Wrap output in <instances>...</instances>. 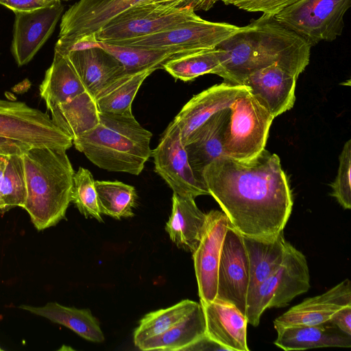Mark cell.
Here are the masks:
<instances>
[{
	"mask_svg": "<svg viewBox=\"0 0 351 351\" xmlns=\"http://www.w3.org/2000/svg\"><path fill=\"white\" fill-rule=\"evenodd\" d=\"M209 192L242 235L270 238L282 232L293 195L280 160L265 149L247 160L221 156L202 172Z\"/></svg>",
	"mask_w": 351,
	"mask_h": 351,
	"instance_id": "6da1fadb",
	"label": "cell"
},
{
	"mask_svg": "<svg viewBox=\"0 0 351 351\" xmlns=\"http://www.w3.org/2000/svg\"><path fill=\"white\" fill-rule=\"evenodd\" d=\"M224 82L242 85L250 73L277 64L297 77L308 66L311 47L295 32L279 23L274 15H263L223 41Z\"/></svg>",
	"mask_w": 351,
	"mask_h": 351,
	"instance_id": "7a4b0ae2",
	"label": "cell"
},
{
	"mask_svg": "<svg viewBox=\"0 0 351 351\" xmlns=\"http://www.w3.org/2000/svg\"><path fill=\"white\" fill-rule=\"evenodd\" d=\"M66 151L32 147L22 154L27 190L23 208L38 231L64 219L71 202L75 171Z\"/></svg>",
	"mask_w": 351,
	"mask_h": 351,
	"instance_id": "3957f363",
	"label": "cell"
},
{
	"mask_svg": "<svg viewBox=\"0 0 351 351\" xmlns=\"http://www.w3.org/2000/svg\"><path fill=\"white\" fill-rule=\"evenodd\" d=\"M152 136L132 113L100 112L99 124L73 139V145L101 169L138 176L152 156Z\"/></svg>",
	"mask_w": 351,
	"mask_h": 351,
	"instance_id": "277c9868",
	"label": "cell"
},
{
	"mask_svg": "<svg viewBox=\"0 0 351 351\" xmlns=\"http://www.w3.org/2000/svg\"><path fill=\"white\" fill-rule=\"evenodd\" d=\"M309 288L310 275L306 256L289 243L280 266L248 296L245 311L247 323L257 326L266 309L286 306Z\"/></svg>",
	"mask_w": 351,
	"mask_h": 351,
	"instance_id": "5b68a950",
	"label": "cell"
},
{
	"mask_svg": "<svg viewBox=\"0 0 351 351\" xmlns=\"http://www.w3.org/2000/svg\"><path fill=\"white\" fill-rule=\"evenodd\" d=\"M350 3L351 0H298L274 17L312 47L341 35Z\"/></svg>",
	"mask_w": 351,
	"mask_h": 351,
	"instance_id": "8992f818",
	"label": "cell"
},
{
	"mask_svg": "<svg viewBox=\"0 0 351 351\" xmlns=\"http://www.w3.org/2000/svg\"><path fill=\"white\" fill-rule=\"evenodd\" d=\"M230 108L224 135L225 156L250 159L265 149L274 118L250 92L237 97Z\"/></svg>",
	"mask_w": 351,
	"mask_h": 351,
	"instance_id": "52a82bcc",
	"label": "cell"
},
{
	"mask_svg": "<svg viewBox=\"0 0 351 351\" xmlns=\"http://www.w3.org/2000/svg\"><path fill=\"white\" fill-rule=\"evenodd\" d=\"M198 16L190 7L145 1L114 16L95 35L101 42L135 38L168 29Z\"/></svg>",
	"mask_w": 351,
	"mask_h": 351,
	"instance_id": "ba28073f",
	"label": "cell"
},
{
	"mask_svg": "<svg viewBox=\"0 0 351 351\" xmlns=\"http://www.w3.org/2000/svg\"><path fill=\"white\" fill-rule=\"evenodd\" d=\"M241 29V27L228 23L211 22L198 16L147 36L104 43L161 49L199 51L217 47Z\"/></svg>",
	"mask_w": 351,
	"mask_h": 351,
	"instance_id": "9c48e42d",
	"label": "cell"
},
{
	"mask_svg": "<svg viewBox=\"0 0 351 351\" xmlns=\"http://www.w3.org/2000/svg\"><path fill=\"white\" fill-rule=\"evenodd\" d=\"M0 136L29 147H51L66 150L72 138L56 125L46 112L25 102L0 99Z\"/></svg>",
	"mask_w": 351,
	"mask_h": 351,
	"instance_id": "30bf717a",
	"label": "cell"
},
{
	"mask_svg": "<svg viewBox=\"0 0 351 351\" xmlns=\"http://www.w3.org/2000/svg\"><path fill=\"white\" fill-rule=\"evenodd\" d=\"M152 156L155 171L173 193L193 198L209 195L204 182L196 176L189 164L180 129L173 120L152 150Z\"/></svg>",
	"mask_w": 351,
	"mask_h": 351,
	"instance_id": "8fae6325",
	"label": "cell"
},
{
	"mask_svg": "<svg viewBox=\"0 0 351 351\" xmlns=\"http://www.w3.org/2000/svg\"><path fill=\"white\" fill-rule=\"evenodd\" d=\"M250 267L242 234L229 224L221 247L217 299L229 302L245 315Z\"/></svg>",
	"mask_w": 351,
	"mask_h": 351,
	"instance_id": "7c38bea8",
	"label": "cell"
},
{
	"mask_svg": "<svg viewBox=\"0 0 351 351\" xmlns=\"http://www.w3.org/2000/svg\"><path fill=\"white\" fill-rule=\"evenodd\" d=\"M229 224L223 211L212 210L206 213L199 242L192 253L200 303L216 298L221 247Z\"/></svg>",
	"mask_w": 351,
	"mask_h": 351,
	"instance_id": "4fadbf2b",
	"label": "cell"
},
{
	"mask_svg": "<svg viewBox=\"0 0 351 351\" xmlns=\"http://www.w3.org/2000/svg\"><path fill=\"white\" fill-rule=\"evenodd\" d=\"M63 10L60 2L49 7L14 12L11 51L18 66L32 60L53 34Z\"/></svg>",
	"mask_w": 351,
	"mask_h": 351,
	"instance_id": "5bb4252c",
	"label": "cell"
},
{
	"mask_svg": "<svg viewBox=\"0 0 351 351\" xmlns=\"http://www.w3.org/2000/svg\"><path fill=\"white\" fill-rule=\"evenodd\" d=\"M298 77L277 64L250 73L242 85L274 118L290 110L295 101Z\"/></svg>",
	"mask_w": 351,
	"mask_h": 351,
	"instance_id": "9a60e30c",
	"label": "cell"
},
{
	"mask_svg": "<svg viewBox=\"0 0 351 351\" xmlns=\"http://www.w3.org/2000/svg\"><path fill=\"white\" fill-rule=\"evenodd\" d=\"M249 92L245 86L223 82L193 96L173 119L180 129L183 143L213 115L229 108L237 97Z\"/></svg>",
	"mask_w": 351,
	"mask_h": 351,
	"instance_id": "2e32d148",
	"label": "cell"
},
{
	"mask_svg": "<svg viewBox=\"0 0 351 351\" xmlns=\"http://www.w3.org/2000/svg\"><path fill=\"white\" fill-rule=\"evenodd\" d=\"M351 306V285L345 279L325 293L308 298L293 306L274 321L276 330L328 322L341 308Z\"/></svg>",
	"mask_w": 351,
	"mask_h": 351,
	"instance_id": "e0dca14e",
	"label": "cell"
},
{
	"mask_svg": "<svg viewBox=\"0 0 351 351\" xmlns=\"http://www.w3.org/2000/svg\"><path fill=\"white\" fill-rule=\"evenodd\" d=\"M205 319L206 335L228 351H249L246 317L233 304L215 298L200 303Z\"/></svg>",
	"mask_w": 351,
	"mask_h": 351,
	"instance_id": "ac0fdd59",
	"label": "cell"
},
{
	"mask_svg": "<svg viewBox=\"0 0 351 351\" xmlns=\"http://www.w3.org/2000/svg\"><path fill=\"white\" fill-rule=\"evenodd\" d=\"M230 116V107L217 112L184 143L189 164L202 181L204 169L215 159L225 156L224 135Z\"/></svg>",
	"mask_w": 351,
	"mask_h": 351,
	"instance_id": "d6986e66",
	"label": "cell"
},
{
	"mask_svg": "<svg viewBox=\"0 0 351 351\" xmlns=\"http://www.w3.org/2000/svg\"><path fill=\"white\" fill-rule=\"evenodd\" d=\"M86 90L95 97L126 73L123 64L102 47L72 51L66 54Z\"/></svg>",
	"mask_w": 351,
	"mask_h": 351,
	"instance_id": "ffe728a7",
	"label": "cell"
},
{
	"mask_svg": "<svg viewBox=\"0 0 351 351\" xmlns=\"http://www.w3.org/2000/svg\"><path fill=\"white\" fill-rule=\"evenodd\" d=\"M206 219V214L197 206L195 198L173 193L172 209L165 230L179 248L193 252Z\"/></svg>",
	"mask_w": 351,
	"mask_h": 351,
	"instance_id": "44dd1931",
	"label": "cell"
},
{
	"mask_svg": "<svg viewBox=\"0 0 351 351\" xmlns=\"http://www.w3.org/2000/svg\"><path fill=\"white\" fill-rule=\"evenodd\" d=\"M242 236L250 267L248 298L280 266L289 243L283 231L270 238Z\"/></svg>",
	"mask_w": 351,
	"mask_h": 351,
	"instance_id": "7402d4cb",
	"label": "cell"
},
{
	"mask_svg": "<svg viewBox=\"0 0 351 351\" xmlns=\"http://www.w3.org/2000/svg\"><path fill=\"white\" fill-rule=\"evenodd\" d=\"M48 110L88 91L67 56L54 50L53 62L39 87Z\"/></svg>",
	"mask_w": 351,
	"mask_h": 351,
	"instance_id": "603a6c76",
	"label": "cell"
},
{
	"mask_svg": "<svg viewBox=\"0 0 351 351\" xmlns=\"http://www.w3.org/2000/svg\"><path fill=\"white\" fill-rule=\"evenodd\" d=\"M274 344L285 350L315 348H350L351 336L340 331L329 322L311 326H297L276 330Z\"/></svg>",
	"mask_w": 351,
	"mask_h": 351,
	"instance_id": "cb8c5ba5",
	"label": "cell"
},
{
	"mask_svg": "<svg viewBox=\"0 0 351 351\" xmlns=\"http://www.w3.org/2000/svg\"><path fill=\"white\" fill-rule=\"evenodd\" d=\"M50 112L53 123L72 140L99 123L100 111L95 97L88 91L57 105Z\"/></svg>",
	"mask_w": 351,
	"mask_h": 351,
	"instance_id": "d4e9b609",
	"label": "cell"
},
{
	"mask_svg": "<svg viewBox=\"0 0 351 351\" xmlns=\"http://www.w3.org/2000/svg\"><path fill=\"white\" fill-rule=\"evenodd\" d=\"M148 0H107L77 16L62 17L58 40L95 34L112 19L132 6Z\"/></svg>",
	"mask_w": 351,
	"mask_h": 351,
	"instance_id": "484cf974",
	"label": "cell"
},
{
	"mask_svg": "<svg viewBox=\"0 0 351 351\" xmlns=\"http://www.w3.org/2000/svg\"><path fill=\"white\" fill-rule=\"evenodd\" d=\"M19 308L64 326L88 341L100 343L104 340L99 322L88 309L65 306L56 302L43 306L21 305Z\"/></svg>",
	"mask_w": 351,
	"mask_h": 351,
	"instance_id": "4316f807",
	"label": "cell"
},
{
	"mask_svg": "<svg viewBox=\"0 0 351 351\" xmlns=\"http://www.w3.org/2000/svg\"><path fill=\"white\" fill-rule=\"evenodd\" d=\"M206 335V324L199 303L189 315L166 332L149 338L136 346L140 350H186Z\"/></svg>",
	"mask_w": 351,
	"mask_h": 351,
	"instance_id": "83f0119b",
	"label": "cell"
},
{
	"mask_svg": "<svg viewBox=\"0 0 351 351\" xmlns=\"http://www.w3.org/2000/svg\"><path fill=\"white\" fill-rule=\"evenodd\" d=\"M156 70L149 69L118 77L95 97L99 111L119 114L132 113V104L138 89Z\"/></svg>",
	"mask_w": 351,
	"mask_h": 351,
	"instance_id": "f1b7e54d",
	"label": "cell"
},
{
	"mask_svg": "<svg viewBox=\"0 0 351 351\" xmlns=\"http://www.w3.org/2000/svg\"><path fill=\"white\" fill-rule=\"evenodd\" d=\"M99 44L123 64L126 73H134L149 69H162L167 62L197 51L117 45L101 41H99Z\"/></svg>",
	"mask_w": 351,
	"mask_h": 351,
	"instance_id": "f546056e",
	"label": "cell"
},
{
	"mask_svg": "<svg viewBox=\"0 0 351 351\" xmlns=\"http://www.w3.org/2000/svg\"><path fill=\"white\" fill-rule=\"evenodd\" d=\"M27 190L22 155L0 154V213L23 208Z\"/></svg>",
	"mask_w": 351,
	"mask_h": 351,
	"instance_id": "4dcf8cb0",
	"label": "cell"
},
{
	"mask_svg": "<svg viewBox=\"0 0 351 351\" xmlns=\"http://www.w3.org/2000/svg\"><path fill=\"white\" fill-rule=\"evenodd\" d=\"M222 50L218 47L194 51L172 59L162 69L176 80L188 82L205 74L220 75Z\"/></svg>",
	"mask_w": 351,
	"mask_h": 351,
	"instance_id": "1f68e13d",
	"label": "cell"
},
{
	"mask_svg": "<svg viewBox=\"0 0 351 351\" xmlns=\"http://www.w3.org/2000/svg\"><path fill=\"white\" fill-rule=\"evenodd\" d=\"M101 214L116 219L134 216L137 194L134 186L119 181L95 182Z\"/></svg>",
	"mask_w": 351,
	"mask_h": 351,
	"instance_id": "d6a6232c",
	"label": "cell"
},
{
	"mask_svg": "<svg viewBox=\"0 0 351 351\" xmlns=\"http://www.w3.org/2000/svg\"><path fill=\"white\" fill-rule=\"evenodd\" d=\"M199 303L184 300L173 306L146 314L140 321L134 333V343L136 346L149 338L168 330L189 315Z\"/></svg>",
	"mask_w": 351,
	"mask_h": 351,
	"instance_id": "836d02e7",
	"label": "cell"
},
{
	"mask_svg": "<svg viewBox=\"0 0 351 351\" xmlns=\"http://www.w3.org/2000/svg\"><path fill=\"white\" fill-rule=\"evenodd\" d=\"M95 182L89 170L79 167L73 176L71 202L85 217H93L101 222Z\"/></svg>",
	"mask_w": 351,
	"mask_h": 351,
	"instance_id": "e575fe53",
	"label": "cell"
},
{
	"mask_svg": "<svg viewBox=\"0 0 351 351\" xmlns=\"http://www.w3.org/2000/svg\"><path fill=\"white\" fill-rule=\"evenodd\" d=\"M350 171L351 141L348 140L339 156L337 175L331 184V195L344 209L351 208Z\"/></svg>",
	"mask_w": 351,
	"mask_h": 351,
	"instance_id": "d590c367",
	"label": "cell"
},
{
	"mask_svg": "<svg viewBox=\"0 0 351 351\" xmlns=\"http://www.w3.org/2000/svg\"><path fill=\"white\" fill-rule=\"evenodd\" d=\"M298 0H220L226 5H233L239 9L252 12L276 15L285 8Z\"/></svg>",
	"mask_w": 351,
	"mask_h": 351,
	"instance_id": "8d00e7d4",
	"label": "cell"
},
{
	"mask_svg": "<svg viewBox=\"0 0 351 351\" xmlns=\"http://www.w3.org/2000/svg\"><path fill=\"white\" fill-rule=\"evenodd\" d=\"M60 0H0V4L15 12L31 11L52 6Z\"/></svg>",
	"mask_w": 351,
	"mask_h": 351,
	"instance_id": "74e56055",
	"label": "cell"
},
{
	"mask_svg": "<svg viewBox=\"0 0 351 351\" xmlns=\"http://www.w3.org/2000/svg\"><path fill=\"white\" fill-rule=\"evenodd\" d=\"M147 1L160 3L175 7H190L193 10L208 11L220 0H148Z\"/></svg>",
	"mask_w": 351,
	"mask_h": 351,
	"instance_id": "f35d334b",
	"label": "cell"
},
{
	"mask_svg": "<svg viewBox=\"0 0 351 351\" xmlns=\"http://www.w3.org/2000/svg\"><path fill=\"white\" fill-rule=\"evenodd\" d=\"M328 322L342 332L351 336V306H345L337 311Z\"/></svg>",
	"mask_w": 351,
	"mask_h": 351,
	"instance_id": "ab89813d",
	"label": "cell"
},
{
	"mask_svg": "<svg viewBox=\"0 0 351 351\" xmlns=\"http://www.w3.org/2000/svg\"><path fill=\"white\" fill-rule=\"evenodd\" d=\"M29 147L19 141L0 136V154L22 155Z\"/></svg>",
	"mask_w": 351,
	"mask_h": 351,
	"instance_id": "60d3db41",
	"label": "cell"
},
{
	"mask_svg": "<svg viewBox=\"0 0 351 351\" xmlns=\"http://www.w3.org/2000/svg\"><path fill=\"white\" fill-rule=\"evenodd\" d=\"M106 1L107 0H79L71 5L62 17L68 18L77 16Z\"/></svg>",
	"mask_w": 351,
	"mask_h": 351,
	"instance_id": "b9f144b4",
	"label": "cell"
},
{
	"mask_svg": "<svg viewBox=\"0 0 351 351\" xmlns=\"http://www.w3.org/2000/svg\"><path fill=\"white\" fill-rule=\"evenodd\" d=\"M186 350H226L224 348L210 339L206 335L190 346Z\"/></svg>",
	"mask_w": 351,
	"mask_h": 351,
	"instance_id": "7bdbcfd3",
	"label": "cell"
},
{
	"mask_svg": "<svg viewBox=\"0 0 351 351\" xmlns=\"http://www.w3.org/2000/svg\"><path fill=\"white\" fill-rule=\"evenodd\" d=\"M1 350H3V349L0 347V351H1Z\"/></svg>",
	"mask_w": 351,
	"mask_h": 351,
	"instance_id": "ee69618b",
	"label": "cell"
},
{
	"mask_svg": "<svg viewBox=\"0 0 351 351\" xmlns=\"http://www.w3.org/2000/svg\"><path fill=\"white\" fill-rule=\"evenodd\" d=\"M61 1V0H60ZM63 1H69V0H63Z\"/></svg>",
	"mask_w": 351,
	"mask_h": 351,
	"instance_id": "f6af8a7d",
	"label": "cell"
}]
</instances>
